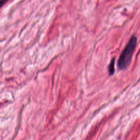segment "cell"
<instances>
[{
  "mask_svg": "<svg viewBox=\"0 0 140 140\" xmlns=\"http://www.w3.org/2000/svg\"><path fill=\"white\" fill-rule=\"evenodd\" d=\"M137 43V38L132 36L120 55L118 62V67L120 70H123L129 65Z\"/></svg>",
  "mask_w": 140,
  "mask_h": 140,
  "instance_id": "6da1fadb",
  "label": "cell"
},
{
  "mask_svg": "<svg viewBox=\"0 0 140 140\" xmlns=\"http://www.w3.org/2000/svg\"><path fill=\"white\" fill-rule=\"evenodd\" d=\"M114 59H113L112 61V62L111 63L110 65H109V72L110 73V74L112 75L113 74L114 72Z\"/></svg>",
  "mask_w": 140,
  "mask_h": 140,
  "instance_id": "7a4b0ae2",
  "label": "cell"
},
{
  "mask_svg": "<svg viewBox=\"0 0 140 140\" xmlns=\"http://www.w3.org/2000/svg\"><path fill=\"white\" fill-rule=\"evenodd\" d=\"M5 2H6V1H0V7H1L2 5H3V4Z\"/></svg>",
  "mask_w": 140,
  "mask_h": 140,
  "instance_id": "3957f363",
  "label": "cell"
}]
</instances>
